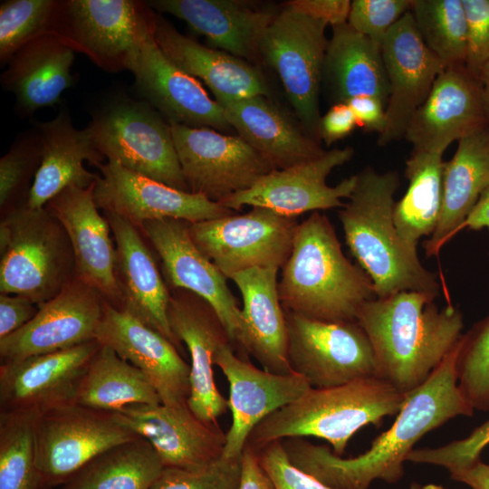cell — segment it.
<instances>
[{"mask_svg":"<svg viewBox=\"0 0 489 489\" xmlns=\"http://www.w3.org/2000/svg\"><path fill=\"white\" fill-rule=\"evenodd\" d=\"M94 184L86 188L67 187L52 198L45 207L69 238L76 277L94 287L105 301L120 308L122 294L116 275V248L110 238V224L98 211L93 196Z\"/></svg>","mask_w":489,"mask_h":489,"instance_id":"d4e9b609","label":"cell"},{"mask_svg":"<svg viewBox=\"0 0 489 489\" xmlns=\"http://www.w3.org/2000/svg\"><path fill=\"white\" fill-rule=\"evenodd\" d=\"M95 340L139 369L154 387L162 404L187 403L190 366L162 334L104 301Z\"/></svg>","mask_w":489,"mask_h":489,"instance_id":"603a6c76","label":"cell"},{"mask_svg":"<svg viewBox=\"0 0 489 489\" xmlns=\"http://www.w3.org/2000/svg\"><path fill=\"white\" fill-rule=\"evenodd\" d=\"M458 387L474 410H489V316L462 335L456 362Z\"/></svg>","mask_w":489,"mask_h":489,"instance_id":"b9f144b4","label":"cell"},{"mask_svg":"<svg viewBox=\"0 0 489 489\" xmlns=\"http://www.w3.org/2000/svg\"><path fill=\"white\" fill-rule=\"evenodd\" d=\"M483 98L489 116V60L482 66L478 73Z\"/></svg>","mask_w":489,"mask_h":489,"instance_id":"6f0895ef","label":"cell"},{"mask_svg":"<svg viewBox=\"0 0 489 489\" xmlns=\"http://www.w3.org/2000/svg\"><path fill=\"white\" fill-rule=\"evenodd\" d=\"M35 415L0 413V489H41L34 447Z\"/></svg>","mask_w":489,"mask_h":489,"instance_id":"ab89813d","label":"cell"},{"mask_svg":"<svg viewBox=\"0 0 489 489\" xmlns=\"http://www.w3.org/2000/svg\"><path fill=\"white\" fill-rule=\"evenodd\" d=\"M381 53L388 82L385 128L377 139L383 147L405 138L413 115L446 67L424 43L410 11L389 30Z\"/></svg>","mask_w":489,"mask_h":489,"instance_id":"d6986e66","label":"cell"},{"mask_svg":"<svg viewBox=\"0 0 489 489\" xmlns=\"http://www.w3.org/2000/svg\"><path fill=\"white\" fill-rule=\"evenodd\" d=\"M226 378L232 424L226 433L222 457L241 458L253 429L265 417L302 396L311 385L302 375L277 374L261 369L236 356L231 343L221 346L214 356Z\"/></svg>","mask_w":489,"mask_h":489,"instance_id":"ffe728a7","label":"cell"},{"mask_svg":"<svg viewBox=\"0 0 489 489\" xmlns=\"http://www.w3.org/2000/svg\"><path fill=\"white\" fill-rule=\"evenodd\" d=\"M99 347L94 340L55 352L1 362L0 413L40 416L75 403L80 380Z\"/></svg>","mask_w":489,"mask_h":489,"instance_id":"2e32d148","label":"cell"},{"mask_svg":"<svg viewBox=\"0 0 489 489\" xmlns=\"http://www.w3.org/2000/svg\"><path fill=\"white\" fill-rule=\"evenodd\" d=\"M412 0H353L348 24L381 45L399 19L410 11Z\"/></svg>","mask_w":489,"mask_h":489,"instance_id":"bcb514c9","label":"cell"},{"mask_svg":"<svg viewBox=\"0 0 489 489\" xmlns=\"http://www.w3.org/2000/svg\"><path fill=\"white\" fill-rule=\"evenodd\" d=\"M0 255L1 293L24 295L40 306L72 280L69 238L45 206L32 208L25 202L5 216Z\"/></svg>","mask_w":489,"mask_h":489,"instance_id":"52a82bcc","label":"cell"},{"mask_svg":"<svg viewBox=\"0 0 489 489\" xmlns=\"http://www.w3.org/2000/svg\"><path fill=\"white\" fill-rule=\"evenodd\" d=\"M461 338L430 377L407 396L392 426L364 453L344 458L324 445L291 437L282 440L291 462L335 489H369L376 480L398 482L404 463L426 434L455 417L473 416L457 383Z\"/></svg>","mask_w":489,"mask_h":489,"instance_id":"6da1fadb","label":"cell"},{"mask_svg":"<svg viewBox=\"0 0 489 489\" xmlns=\"http://www.w3.org/2000/svg\"><path fill=\"white\" fill-rule=\"evenodd\" d=\"M356 118L359 128L380 134L386 123L385 104L371 96H358L346 102Z\"/></svg>","mask_w":489,"mask_h":489,"instance_id":"f5cc1de1","label":"cell"},{"mask_svg":"<svg viewBox=\"0 0 489 489\" xmlns=\"http://www.w3.org/2000/svg\"><path fill=\"white\" fill-rule=\"evenodd\" d=\"M279 268H253L233 274L243 302V333L239 345L264 369L277 373L293 372L288 359L285 312L280 302Z\"/></svg>","mask_w":489,"mask_h":489,"instance_id":"4dcf8cb0","label":"cell"},{"mask_svg":"<svg viewBox=\"0 0 489 489\" xmlns=\"http://www.w3.org/2000/svg\"><path fill=\"white\" fill-rule=\"evenodd\" d=\"M409 489H423V486L417 482H412L409 485Z\"/></svg>","mask_w":489,"mask_h":489,"instance_id":"91938a15","label":"cell"},{"mask_svg":"<svg viewBox=\"0 0 489 489\" xmlns=\"http://www.w3.org/2000/svg\"><path fill=\"white\" fill-rule=\"evenodd\" d=\"M443 153L412 149L406 161L408 187L394 207V223L403 240L417 249L435 231L443 204Z\"/></svg>","mask_w":489,"mask_h":489,"instance_id":"8d00e7d4","label":"cell"},{"mask_svg":"<svg viewBox=\"0 0 489 489\" xmlns=\"http://www.w3.org/2000/svg\"><path fill=\"white\" fill-rule=\"evenodd\" d=\"M155 11L146 1L60 0L52 34L109 72L129 70Z\"/></svg>","mask_w":489,"mask_h":489,"instance_id":"ba28073f","label":"cell"},{"mask_svg":"<svg viewBox=\"0 0 489 489\" xmlns=\"http://www.w3.org/2000/svg\"><path fill=\"white\" fill-rule=\"evenodd\" d=\"M403 291L367 302L357 321L372 345L376 377L408 395L421 386L462 337L464 318L451 303Z\"/></svg>","mask_w":489,"mask_h":489,"instance_id":"7a4b0ae2","label":"cell"},{"mask_svg":"<svg viewBox=\"0 0 489 489\" xmlns=\"http://www.w3.org/2000/svg\"><path fill=\"white\" fill-rule=\"evenodd\" d=\"M42 145L41 164L26 197V205L42 208L62 191L70 187L86 188L92 186L100 175L90 172L84 161L99 168L104 157L97 149L87 128L77 129L66 106L52 120L36 121Z\"/></svg>","mask_w":489,"mask_h":489,"instance_id":"83f0119b","label":"cell"},{"mask_svg":"<svg viewBox=\"0 0 489 489\" xmlns=\"http://www.w3.org/2000/svg\"><path fill=\"white\" fill-rule=\"evenodd\" d=\"M282 268L278 292L286 312L352 321L367 302L377 298L371 280L344 255L333 225L319 211L298 225Z\"/></svg>","mask_w":489,"mask_h":489,"instance_id":"277c9868","label":"cell"},{"mask_svg":"<svg viewBox=\"0 0 489 489\" xmlns=\"http://www.w3.org/2000/svg\"><path fill=\"white\" fill-rule=\"evenodd\" d=\"M350 4V0H292L284 5L332 27L348 22Z\"/></svg>","mask_w":489,"mask_h":489,"instance_id":"f907efd6","label":"cell"},{"mask_svg":"<svg viewBox=\"0 0 489 489\" xmlns=\"http://www.w3.org/2000/svg\"><path fill=\"white\" fill-rule=\"evenodd\" d=\"M488 126L478 78L465 65L447 67L413 115L404 139L414 150L444 153L454 141Z\"/></svg>","mask_w":489,"mask_h":489,"instance_id":"7402d4cb","label":"cell"},{"mask_svg":"<svg viewBox=\"0 0 489 489\" xmlns=\"http://www.w3.org/2000/svg\"><path fill=\"white\" fill-rule=\"evenodd\" d=\"M397 171L379 173L368 166L356 174L355 187L339 211L346 244L371 280L377 298L403 291L438 296L436 276L424 267L417 249L400 236L394 223Z\"/></svg>","mask_w":489,"mask_h":489,"instance_id":"3957f363","label":"cell"},{"mask_svg":"<svg viewBox=\"0 0 489 489\" xmlns=\"http://www.w3.org/2000/svg\"><path fill=\"white\" fill-rule=\"evenodd\" d=\"M189 225L183 220L164 218L146 221L141 228L161 259L168 282L209 303L232 345H239L244 329L242 310L227 286L226 277L192 241Z\"/></svg>","mask_w":489,"mask_h":489,"instance_id":"ac0fdd59","label":"cell"},{"mask_svg":"<svg viewBox=\"0 0 489 489\" xmlns=\"http://www.w3.org/2000/svg\"><path fill=\"white\" fill-rule=\"evenodd\" d=\"M168 319L175 337L185 342L191 358L187 405L201 420L217 423V417L229 408L228 399L216 384L214 356L221 346L231 343L228 333L212 306L187 291L170 296Z\"/></svg>","mask_w":489,"mask_h":489,"instance_id":"484cf974","label":"cell"},{"mask_svg":"<svg viewBox=\"0 0 489 489\" xmlns=\"http://www.w3.org/2000/svg\"><path fill=\"white\" fill-rule=\"evenodd\" d=\"M297 217L253 206L243 215L190 224L197 247L226 277L253 268H282L292 252Z\"/></svg>","mask_w":489,"mask_h":489,"instance_id":"30bf717a","label":"cell"},{"mask_svg":"<svg viewBox=\"0 0 489 489\" xmlns=\"http://www.w3.org/2000/svg\"><path fill=\"white\" fill-rule=\"evenodd\" d=\"M258 459L275 489H335L295 466L289 459L282 440L257 450Z\"/></svg>","mask_w":489,"mask_h":489,"instance_id":"7dc6e473","label":"cell"},{"mask_svg":"<svg viewBox=\"0 0 489 489\" xmlns=\"http://www.w3.org/2000/svg\"><path fill=\"white\" fill-rule=\"evenodd\" d=\"M74 51L52 34L18 50L0 77L2 88L15 97V111L29 117L61 102L62 93L75 84L71 70Z\"/></svg>","mask_w":489,"mask_h":489,"instance_id":"1f68e13d","label":"cell"},{"mask_svg":"<svg viewBox=\"0 0 489 489\" xmlns=\"http://www.w3.org/2000/svg\"><path fill=\"white\" fill-rule=\"evenodd\" d=\"M129 71L137 97L156 109L167 121L218 131L233 129L225 109L210 98L201 82L174 65L157 44L153 28L143 40Z\"/></svg>","mask_w":489,"mask_h":489,"instance_id":"44dd1931","label":"cell"},{"mask_svg":"<svg viewBox=\"0 0 489 489\" xmlns=\"http://www.w3.org/2000/svg\"><path fill=\"white\" fill-rule=\"evenodd\" d=\"M75 403L114 412L134 404H160L161 399L139 369L100 344L80 380Z\"/></svg>","mask_w":489,"mask_h":489,"instance_id":"d590c367","label":"cell"},{"mask_svg":"<svg viewBox=\"0 0 489 489\" xmlns=\"http://www.w3.org/2000/svg\"><path fill=\"white\" fill-rule=\"evenodd\" d=\"M104 298L78 277L40 305L24 327L0 339L1 362L70 349L95 340Z\"/></svg>","mask_w":489,"mask_h":489,"instance_id":"e0dca14e","label":"cell"},{"mask_svg":"<svg viewBox=\"0 0 489 489\" xmlns=\"http://www.w3.org/2000/svg\"><path fill=\"white\" fill-rule=\"evenodd\" d=\"M60 0H6L0 5V64L34 39L51 34Z\"/></svg>","mask_w":489,"mask_h":489,"instance_id":"60d3db41","label":"cell"},{"mask_svg":"<svg viewBox=\"0 0 489 489\" xmlns=\"http://www.w3.org/2000/svg\"><path fill=\"white\" fill-rule=\"evenodd\" d=\"M489 229V187L482 193L472 212L463 223L461 230Z\"/></svg>","mask_w":489,"mask_h":489,"instance_id":"9f6ffc18","label":"cell"},{"mask_svg":"<svg viewBox=\"0 0 489 489\" xmlns=\"http://www.w3.org/2000/svg\"><path fill=\"white\" fill-rule=\"evenodd\" d=\"M157 13L185 21L208 43L246 62L260 60L262 36L277 14L270 7L258 8L237 0H150Z\"/></svg>","mask_w":489,"mask_h":489,"instance_id":"f546056e","label":"cell"},{"mask_svg":"<svg viewBox=\"0 0 489 489\" xmlns=\"http://www.w3.org/2000/svg\"><path fill=\"white\" fill-rule=\"evenodd\" d=\"M351 147L325 150L311 160L283 168L273 169L250 188L239 191L219 202L231 210L244 206L266 207L290 217L309 211L342 207L356 185V175L335 187L327 184L329 174L353 157Z\"/></svg>","mask_w":489,"mask_h":489,"instance_id":"5bb4252c","label":"cell"},{"mask_svg":"<svg viewBox=\"0 0 489 489\" xmlns=\"http://www.w3.org/2000/svg\"><path fill=\"white\" fill-rule=\"evenodd\" d=\"M239 489H275L258 459L257 450L246 444L241 456Z\"/></svg>","mask_w":489,"mask_h":489,"instance_id":"db71d44e","label":"cell"},{"mask_svg":"<svg viewBox=\"0 0 489 489\" xmlns=\"http://www.w3.org/2000/svg\"><path fill=\"white\" fill-rule=\"evenodd\" d=\"M164 468L152 445L140 436L101 452L62 489H149Z\"/></svg>","mask_w":489,"mask_h":489,"instance_id":"74e56055","label":"cell"},{"mask_svg":"<svg viewBox=\"0 0 489 489\" xmlns=\"http://www.w3.org/2000/svg\"><path fill=\"white\" fill-rule=\"evenodd\" d=\"M241 458L220 457L198 468L165 467L149 489H239Z\"/></svg>","mask_w":489,"mask_h":489,"instance_id":"ee69618b","label":"cell"},{"mask_svg":"<svg viewBox=\"0 0 489 489\" xmlns=\"http://www.w3.org/2000/svg\"><path fill=\"white\" fill-rule=\"evenodd\" d=\"M406 398L407 395L378 377L311 388L262 420L246 444L259 450L274 441L313 436L327 441L332 452L342 456L360 428L379 426L384 417L398 414Z\"/></svg>","mask_w":489,"mask_h":489,"instance_id":"5b68a950","label":"cell"},{"mask_svg":"<svg viewBox=\"0 0 489 489\" xmlns=\"http://www.w3.org/2000/svg\"><path fill=\"white\" fill-rule=\"evenodd\" d=\"M182 174L190 192L221 202L250 188L273 170L239 135L171 123Z\"/></svg>","mask_w":489,"mask_h":489,"instance_id":"4fadbf2b","label":"cell"},{"mask_svg":"<svg viewBox=\"0 0 489 489\" xmlns=\"http://www.w3.org/2000/svg\"><path fill=\"white\" fill-rule=\"evenodd\" d=\"M449 474L451 479L465 484L472 489H489V464L482 460L468 468Z\"/></svg>","mask_w":489,"mask_h":489,"instance_id":"11a10c76","label":"cell"},{"mask_svg":"<svg viewBox=\"0 0 489 489\" xmlns=\"http://www.w3.org/2000/svg\"><path fill=\"white\" fill-rule=\"evenodd\" d=\"M422 486H423V489H446L442 485L435 484H428Z\"/></svg>","mask_w":489,"mask_h":489,"instance_id":"680465c9","label":"cell"},{"mask_svg":"<svg viewBox=\"0 0 489 489\" xmlns=\"http://www.w3.org/2000/svg\"><path fill=\"white\" fill-rule=\"evenodd\" d=\"M357 127L356 118L350 106L344 102L335 103L321 118L319 137L330 146L350 135Z\"/></svg>","mask_w":489,"mask_h":489,"instance_id":"816d5d0a","label":"cell"},{"mask_svg":"<svg viewBox=\"0 0 489 489\" xmlns=\"http://www.w3.org/2000/svg\"><path fill=\"white\" fill-rule=\"evenodd\" d=\"M114 413L126 427L152 445L165 467L198 468L223 455L226 434L218 423L198 418L187 403L134 404Z\"/></svg>","mask_w":489,"mask_h":489,"instance_id":"cb8c5ba5","label":"cell"},{"mask_svg":"<svg viewBox=\"0 0 489 489\" xmlns=\"http://www.w3.org/2000/svg\"><path fill=\"white\" fill-rule=\"evenodd\" d=\"M284 312L291 368L312 388L376 377L372 345L357 321H325Z\"/></svg>","mask_w":489,"mask_h":489,"instance_id":"7c38bea8","label":"cell"},{"mask_svg":"<svg viewBox=\"0 0 489 489\" xmlns=\"http://www.w3.org/2000/svg\"><path fill=\"white\" fill-rule=\"evenodd\" d=\"M116 248V275L123 310L181 347L168 319L170 294L154 257L137 227L122 217L104 213Z\"/></svg>","mask_w":489,"mask_h":489,"instance_id":"f1b7e54d","label":"cell"},{"mask_svg":"<svg viewBox=\"0 0 489 489\" xmlns=\"http://www.w3.org/2000/svg\"><path fill=\"white\" fill-rule=\"evenodd\" d=\"M488 187L489 126L458 140L453 158L444 164L442 210L435 231L424 244L428 256L436 255L460 232Z\"/></svg>","mask_w":489,"mask_h":489,"instance_id":"836d02e7","label":"cell"},{"mask_svg":"<svg viewBox=\"0 0 489 489\" xmlns=\"http://www.w3.org/2000/svg\"><path fill=\"white\" fill-rule=\"evenodd\" d=\"M323 76L331 85L336 103H346L354 97L367 95L387 105L388 82L381 45L348 23L332 26Z\"/></svg>","mask_w":489,"mask_h":489,"instance_id":"e575fe53","label":"cell"},{"mask_svg":"<svg viewBox=\"0 0 489 489\" xmlns=\"http://www.w3.org/2000/svg\"><path fill=\"white\" fill-rule=\"evenodd\" d=\"M226 120L273 169H283L324 153L315 138L298 127L267 96H254L223 107Z\"/></svg>","mask_w":489,"mask_h":489,"instance_id":"d6a6232c","label":"cell"},{"mask_svg":"<svg viewBox=\"0 0 489 489\" xmlns=\"http://www.w3.org/2000/svg\"><path fill=\"white\" fill-rule=\"evenodd\" d=\"M87 126L108 161L173 188L190 192L182 174L170 124L150 104L112 90L90 110Z\"/></svg>","mask_w":489,"mask_h":489,"instance_id":"8992f818","label":"cell"},{"mask_svg":"<svg viewBox=\"0 0 489 489\" xmlns=\"http://www.w3.org/2000/svg\"><path fill=\"white\" fill-rule=\"evenodd\" d=\"M140 437L114 412L72 403L36 417V465L43 485L64 484L89 461L116 445Z\"/></svg>","mask_w":489,"mask_h":489,"instance_id":"8fae6325","label":"cell"},{"mask_svg":"<svg viewBox=\"0 0 489 489\" xmlns=\"http://www.w3.org/2000/svg\"><path fill=\"white\" fill-rule=\"evenodd\" d=\"M40 306L20 294L0 295V339L27 324L38 312Z\"/></svg>","mask_w":489,"mask_h":489,"instance_id":"681fc988","label":"cell"},{"mask_svg":"<svg viewBox=\"0 0 489 489\" xmlns=\"http://www.w3.org/2000/svg\"><path fill=\"white\" fill-rule=\"evenodd\" d=\"M43 145L37 129L19 133L0 159V206L15 201L41 164Z\"/></svg>","mask_w":489,"mask_h":489,"instance_id":"7bdbcfd3","label":"cell"},{"mask_svg":"<svg viewBox=\"0 0 489 489\" xmlns=\"http://www.w3.org/2000/svg\"><path fill=\"white\" fill-rule=\"evenodd\" d=\"M410 13L424 43L446 68L465 65L467 24L462 0H412Z\"/></svg>","mask_w":489,"mask_h":489,"instance_id":"f35d334b","label":"cell"},{"mask_svg":"<svg viewBox=\"0 0 489 489\" xmlns=\"http://www.w3.org/2000/svg\"><path fill=\"white\" fill-rule=\"evenodd\" d=\"M489 445V419L475 427L467 436L437 447L414 449L408 462L446 468L449 473L468 468L481 460Z\"/></svg>","mask_w":489,"mask_h":489,"instance_id":"f6af8a7d","label":"cell"},{"mask_svg":"<svg viewBox=\"0 0 489 489\" xmlns=\"http://www.w3.org/2000/svg\"><path fill=\"white\" fill-rule=\"evenodd\" d=\"M328 24L283 5L264 31L260 60L278 74L303 129L319 136L320 89L328 42Z\"/></svg>","mask_w":489,"mask_h":489,"instance_id":"9c48e42d","label":"cell"},{"mask_svg":"<svg viewBox=\"0 0 489 489\" xmlns=\"http://www.w3.org/2000/svg\"><path fill=\"white\" fill-rule=\"evenodd\" d=\"M467 24L465 66L478 78L489 60V0H462Z\"/></svg>","mask_w":489,"mask_h":489,"instance_id":"c3c4849f","label":"cell"},{"mask_svg":"<svg viewBox=\"0 0 489 489\" xmlns=\"http://www.w3.org/2000/svg\"><path fill=\"white\" fill-rule=\"evenodd\" d=\"M98 168L101 175L93 189L98 208L136 227L157 219L173 218L193 224L235 214L204 195L173 188L116 162L107 161Z\"/></svg>","mask_w":489,"mask_h":489,"instance_id":"9a60e30c","label":"cell"},{"mask_svg":"<svg viewBox=\"0 0 489 489\" xmlns=\"http://www.w3.org/2000/svg\"><path fill=\"white\" fill-rule=\"evenodd\" d=\"M153 34L164 55L184 72L199 78L222 107L254 96L268 97L267 83L256 67L180 34L157 12Z\"/></svg>","mask_w":489,"mask_h":489,"instance_id":"4316f807","label":"cell"}]
</instances>
